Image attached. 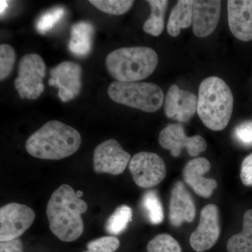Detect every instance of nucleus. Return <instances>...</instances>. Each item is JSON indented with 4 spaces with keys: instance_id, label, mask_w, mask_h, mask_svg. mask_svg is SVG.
<instances>
[{
    "instance_id": "28",
    "label": "nucleus",
    "mask_w": 252,
    "mask_h": 252,
    "mask_svg": "<svg viewBox=\"0 0 252 252\" xmlns=\"http://www.w3.org/2000/svg\"><path fill=\"white\" fill-rule=\"evenodd\" d=\"M119 246L120 241L117 237L104 236L89 242L86 247L91 252H114Z\"/></svg>"
},
{
    "instance_id": "7",
    "label": "nucleus",
    "mask_w": 252,
    "mask_h": 252,
    "mask_svg": "<svg viewBox=\"0 0 252 252\" xmlns=\"http://www.w3.org/2000/svg\"><path fill=\"white\" fill-rule=\"evenodd\" d=\"M129 170L136 185L141 188L155 187L165 179L166 165L157 154L140 152L131 158Z\"/></svg>"
},
{
    "instance_id": "27",
    "label": "nucleus",
    "mask_w": 252,
    "mask_h": 252,
    "mask_svg": "<svg viewBox=\"0 0 252 252\" xmlns=\"http://www.w3.org/2000/svg\"><path fill=\"white\" fill-rule=\"evenodd\" d=\"M65 13L64 8L57 7L48 11L39 18L36 24V31L41 34H45L54 28Z\"/></svg>"
},
{
    "instance_id": "13",
    "label": "nucleus",
    "mask_w": 252,
    "mask_h": 252,
    "mask_svg": "<svg viewBox=\"0 0 252 252\" xmlns=\"http://www.w3.org/2000/svg\"><path fill=\"white\" fill-rule=\"evenodd\" d=\"M198 97L173 84L167 91L164 100L165 115L177 122H189L197 111Z\"/></svg>"
},
{
    "instance_id": "2",
    "label": "nucleus",
    "mask_w": 252,
    "mask_h": 252,
    "mask_svg": "<svg viewBox=\"0 0 252 252\" xmlns=\"http://www.w3.org/2000/svg\"><path fill=\"white\" fill-rule=\"evenodd\" d=\"M81 137L72 126L59 121L46 123L30 136L26 143L29 154L44 160H61L76 153L80 147Z\"/></svg>"
},
{
    "instance_id": "29",
    "label": "nucleus",
    "mask_w": 252,
    "mask_h": 252,
    "mask_svg": "<svg viewBox=\"0 0 252 252\" xmlns=\"http://www.w3.org/2000/svg\"><path fill=\"white\" fill-rule=\"evenodd\" d=\"M234 137L239 143L245 147L252 146V121L243 122L234 130Z\"/></svg>"
},
{
    "instance_id": "23",
    "label": "nucleus",
    "mask_w": 252,
    "mask_h": 252,
    "mask_svg": "<svg viewBox=\"0 0 252 252\" xmlns=\"http://www.w3.org/2000/svg\"><path fill=\"white\" fill-rule=\"evenodd\" d=\"M142 207L152 224H160L164 220L163 209L157 191L149 190L142 197Z\"/></svg>"
},
{
    "instance_id": "11",
    "label": "nucleus",
    "mask_w": 252,
    "mask_h": 252,
    "mask_svg": "<svg viewBox=\"0 0 252 252\" xmlns=\"http://www.w3.org/2000/svg\"><path fill=\"white\" fill-rule=\"evenodd\" d=\"M49 86L59 89V98L64 102L75 98L81 90L82 68L77 63L64 61L50 71Z\"/></svg>"
},
{
    "instance_id": "3",
    "label": "nucleus",
    "mask_w": 252,
    "mask_h": 252,
    "mask_svg": "<svg viewBox=\"0 0 252 252\" xmlns=\"http://www.w3.org/2000/svg\"><path fill=\"white\" fill-rule=\"evenodd\" d=\"M233 94L223 79L210 77L199 86L197 112L204 125L210 130H223L231 118Z\"/></svg>"
},
{
    "instance_id": "9",
    "label": "nucleus",
    "mask_w": 252,
    "mask_h": 252,
    "mask_svg": "<svg viewBox=\"0 0 252 252\" xmlns=\"http://www.w3.org/2000/svg\"><path fill=\"white\" fill-rule=\"evenodd\" d=\"M159 143L169 150L173 157H180L184 149H187L190 157H196L207 149V142L202 136L188 137L183 126L180 124H170L160 131Z\"/></svg>"
},
{
    "instance_id": "21",
    "label": "nucleus",
    "mask_w": 252,
    "mask_h": 252,
    "mask_svg": "<svg viewBox=\"0 0 252 252\" xmlns=\"http://www.w3.org/2000/svg\"><path fill=\"white\" fill-rule=\"evenodd\" d=\"M227 250L228 252H252V210L245 212L243 230L228 240Z\"/></svg>"
},
{
    "instance_id": "17",
    "label": "nucleus",
    "mask_w": 252,
    "mask_h": 252,
    "mask_svg": "<svg viewBox=\"0 0 252 252\" xmlns=\"http://www.w3.org/2000/svg\"><path fill=\"white\" fill-rule=\"evenodd\" d=\"M195 217L193 198L182 182H177L172 189L169 209V220L172 225L179 227L185 222L190 223Z\"/></svg>"
},
{
    "instance_id": "26",
    "label": "nucleus",
    "mask_w": 252,
    "mask_h": 252,
    "mask_svg": "<svg viewBox=\"0 0 252 252\" xmlns=\"http://www.w3.org/2000/svg\"><path fill=\"white\" fill-rule=\"evenodd\" d=\"M16 62V52L12 46L2 44L0 46V80L3 81L12 72Z\"/></svg>"
},
{
    "instance_id": "25",
    "label": "nucleus",
    "mask_w": 252,
    "mask_h": 252,
    "mask_svg": "<svg viewBox=\"0 0 252 252\" xmlns=\"http://www.w3.org/2000/svg\"><path fill=\"white\" fill-rule=\"evenodd\" d=\"M148 252H182L178 242L168 234L158 235L147 245Z\"/></svg>"
},
{
    "instance_id": "31",
    "label": "nucleus",
    "mask_w": 252,
    "mask_h": 252,
    "mask_svg": "<svg viewBox=\"0 0 252 252\" xmlns=\"http://www.w3.org/2000/svg\"><path fill=\"white\" fill-rule=\"evenodd\" d=\"M0 252H23L22 242L19 239L1 242Z\"/></svg>"
},
{
    "instance_id": "1",
    "label": "nucleus",
    "mask_w": 252,
    "mask_h": 252,
    "mask_svg": "<svg viewBox=\"0 0 252 252\" xmlns=\"http://www.w3.org/2000/svg\"><path fill=\"white\" fill-rule=\"evenodd\" d=\"M87 210V203L78 198L72 187L61 185L51 195L46 207L50 230L63 242L75 241L84 232L81 215Z\"/></svg>"
},
{
    "instance_id": "19",
    "label": "nucleus",
    "mask_w": 252,
    "mask_h": 252,
    "mask_svg": "<svg viewBox=\"0 0 252 252\" xmlns=\"http://www.w3.org/2000/svg\"><path fill=\"white\" fill-rule=\"evenodd\" d=\"M193 0H179L174 6L167 22V32L170 36L180 35L181 30L189 28L193 18Z\"/></svg>"
},
{
    "instance_id": "18",
    "label": "nucleus",
    "mask_w": 252,
    "mask_h": 252,
    "mask_svg": "<svg viewBox=\"0 0 252 252\" xmlns=\"http://www.w3.org/2000/svg\"><path fill=\"white\" fill-rule=\"evenodd\" d=\"M94 28L91 23L82 21L74 24L71 28L69 51L77 56H85L92 49Z\"/></svg>"
},
{
    "instance_id": "32",
    "label": "nucleus",
    "mask_w": 252,
    "mask_h": 252,
    "mask_svg": "<svg viewBox=\"0 0 252 252\" xmlns=\"http://www.w3.org/2000/svg\"><path fill=\"white\" fill-rule=\"evenodd\" d=\"M0 14H1V16L4 14V11H6V9H7L8 6H9V3H8L7 1H3V0H1L0 1Z\"/></svg>"
},
{
    "instance_id": "5",
    "label": "nucleus",
    "mask_w": 252,
    "mask_h": 252,
    "mask_svg": "<svg viewBox=\"0 0 252 252\" xmlns=\"http://www.w3.org/2000/svg\"><path fill=\"white\" fill-rule=\"evenodd\" d=\"M109 98L117 103L153 113L161 108L165 96L160 86L153 83L115 81L108 87Z\"/></svg>"
},
{
    "instance_id": "34",
    "label": "nucleus",
    "mask_w": 252,
    "mask_h": 252,
    "mask_svg": "<svg viewBox=\"0 0 252 252\" xmlns=\"http://www.w3.org/2000/svg\"><path fill=\"white\" fill-rule=\"evenodd\" d=\"M91 252L90 251H86V252Z\"/></svg>"
},
{
    "instance_id": "8",
    "label": "nucleus",
    "mask_w": 252,
    "mask_h": 252,
    "mask_svg": "<svg viewBox=\"0 0 252 252\" xmlns=\"http://www.w3.org/2000/svg\"><path fill=\"white\" fill-rule=\"evenodd\" d=\"M35 213L22 204H6L0 209V241L18 239L31 226Z\"/></svg>"
},
{
    "instance_id": "6",
    "label": "nucleus",
    "mask_w": 252,
    "mask_h": 252,
    "mask_svg": "<svg viewBox=\"0 0 252 252\" xmlns=\"http://www.w3.org/2000/svg\"><path fill=\"white\" fill-rule=\"evenodd\" d=\"M46 66L39 55L29 54L21 58L14 86L22 99H36L44 92L43 79Z\"/></svg>"
},
{
    "instance_id": "4",
    "label": "nucleus",
    "mask_w": 252,
    "mask_h": 252,
    "mask_svg": "<svg viewBox=\"0 0 252 252\" xmlns=\"http://www.w3.org/2000/svg\"><path fill=\"white\" fill-rule=\"evenodd\" d=\"M158 63L154 49L145 46L121 48L109 53L106 59L107 70L122 82H137L153 74Z\"/></svg>"
},
{
    "instance_id": "30",
    "label": "nucleus",
    "mask_w": 252,
    "mask_h": 252,
    "mask_svg": "<svg viewBox=\"0 0 252 252\" xmlns=\"http://www.w3.org/2000/svg\"><path fill=\"white\" fill-rule=\"evenodd\" d=\"M240 178L244 185L252 187V153L245 158L242 162Z\"/></svg>"
},
{
    "instance_id": "10",
    "label": "nucleus",
    "mask_w": 252,
    "mask_h": 252,
    "mask_svg": "<svg viewBox=\"0 0 252 252\" xmlns=\"http://www.w3.org/2000/svg\"><path fill=\"white\" fill-rule=\"evenodd\" d=\"M130 158V154L122 148L117 140L109 139L99 144L94 149V171L97 174L120 175L126 170Z\"/></svg>"
},
{
    "instance_id": "15",
    "label": "nucleus",
    "mask_w": 252,
    "mask_h": 252,
    "mask_svg": "<svg viewBox=\"0 0 252 252\" xmlns=\"http://www.w3.org/2000/svg\"><path fill=\"white\" fill-rule=\"evenodd\" d=\"M227 7L232 34L240 41L252 40V0H228Z\"/></svg>"
},
{
    "instance_id": "24",
    "label": "nucleus",
    "mask_w": 252,
    "mask_h": 252,
    "mask_svg": "<svg viewBox=\"0 0 252 252\" xmlns=\"http://www.w3.org/2000/svg\"><path fill=\"white\" fill-rule=\"evenodd\" d=\"M131 0H91L90 3L106 14L119 16L126 14L133 5Z\"/></svg>"
},
{
    "instance_id": "33",
    "label": "nucleus",
    "mask_w": 252,
    "mask_h": 252,
    "mask_svg": "<svg viewBox=\"0 0 252 252\" xmlns=\"http://www.w3.org/2000/svg\"><path fill=\"white\" fill-rule=\"evenodd\" d=\"M76 194H77L78 198H81L83 196V192L81 190H78V191L76 192Z\"/></svg>"
},
{
    "instance_id": "22",
    "label": "nucleus",
    "mask_w": 252,
    "mask_h": 252,
    "mask_svg": "<svg viewBox=\"0 0 252 252\" xmlns=\"http://www.w3.org/2000/svg\"><path fill=\"white\" fill-rule=\"evenodd\" d=\"M132 220V209L127 205H121L109 217L104 225L106 232L111 235H119L127 228Z\"/></svg>"
},
{
    "instance_id": "16",
    "label": "nucleus",
    "mask_w": 252,
    "mask_h": 252,
    "mask_svg": "<svg viewBox=\"0 0 252 252\" xmlns=\"http://www.w3.org/2000/svg\"><path fill=\"white\" fill-rule=\"evenodd\" d=\"M211 168L210 162L205 158H196L187 162L183 170L184 180L197 195L203 198L211 196L217 187L213 179L205 178L204 174Z\"/></svg>"
},
{
    "instance_id": "20",
    "label": "nucleus",
    "mask_w": 252,
    "mask_h": 252,
    "mask_svg": "<svg viewBox=\"0 0 252 252\" xmlns=\"http://www.w3.org/2000/svg\"><path fill=\"white\" fill-rule=\"evenodd\" d=\"M151 14L144 23L143 30L147 34L158 36L162 34L165 28V14L168 1L167 0H149Z\"/></svg>"
},
{
    "instance_id": "14",
    "label": "nucleus",
    "mask_w": 252,
    "mask_h": 252,
    "mask_svg": "<svg viewBox=\"0 0 252 252\" xmlns=\"http://www.w3.org/2000/svg\"><path fill=\"white\" fill-rule=\"evenodd\" d=\"M220 0L193 1L192 26L195 36L206 37L212 34L220 21Z\"/></svg>"
},
{
    "instance_id": "12",
    "label": "nucleus",
    "mask_w": 252,
    "mask_h": 252,
    "mask_svg": "<svg viewBox=\"0 0 252 252\" xmlns=\"http://www.w3.org/2000/svg\"><path fill=\"white\" fill-rule=\"evenodd\" d=\"M220 232L218 207L207 205L200 212L198 228L190 235V246L197 252L207 251L217 243Z\"/></svg>"
}]
</instances>
